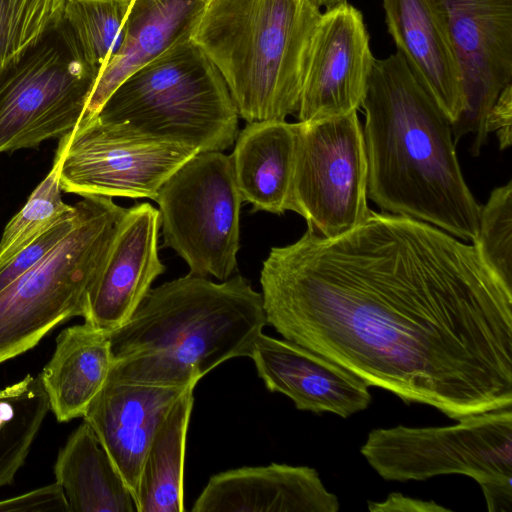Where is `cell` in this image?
Returning a JSON list of instances; mask_svg holds the SVG:
<instances>
[{
  "label": "cell",
  "instance_id": "29",
  "mask_svg": "<svg viewBox=\"0 0 512 512\" xmlns=\"http://www.w3.org/2000/svg\"><path fill=\"white\" fill-rule=\"evenodd\" d=\"M78 219V208L58 221L29 246L0 267V292L42 260L68 233Z\"/></svg>",
  "mask_w": 512,
  "mask_h": 512
},
{
  "label": "cell",
  "instance_id": "22",
  "mask_svg": "<svg viewBox=\"0 0 512 512\" xmlns=\"http://www.w3.org/2000/svg\"><path fill=\"white\" fill-rule=\"evenodd\" d=\"M54 474L69 512H137L131 491L84 420L60 449Z\"/></svg>",
  "mask_w": 512,
  "mask_h": 512
},
{
  "label": "cell",
  "instance_id": "25",
  "mask_svg": "<svg viewBox=\"0 0 512 512\" xmlns=\"http://www.w3.org/2000/svg\"><path fill=\"white\" fill-rule=\"evenodd\" d=\"M133 0H66L61 25L97 78L117 51Z\"/></svg>",
  "mask_w": 512,
  "mask_h": 512
},
{
  "label": "cell",
  "instance_id": "13",
  "mask_svg": "<svg viewBox=\"0 0 512 512\" xmlns=\"http://www.w3.org/2000/svg\"><path fill=\"white\" fill-rule=\"evenodd\" d=\"M374 57L363 16L344 2L322 13L309 47L298 121L337 117L357 111Z\"/></svg>",
  "mask_w": 512,
  "mask_h": 512
},
{
  "label": "cell",
  "instance_id": "15",
  "mask_svg": "<svg viewBox=\"0 0 512 512\" xmlns=\"http://www.w3.org/2000/svg\"><path fill=\"white\" fill-rule=\"evenodd\" d=\"M250 357L266 388L286 395L299 410L348 418L371 403L365 381L296 343L261 333Z\"/></svg>",
  "mask_w": 512,
  "mask_h": 512
},
{
  "label": "cell",
  "instance_id": "8",
  "mask_svg": "<svg viewBox=\"0 0 512 512\" xmlns=\"http://www.w3.org/2000/svg\"><path fill=\"white\" fill-rule=\"evenodd\" d=\"M97 80L60 24L0 71V153L71 132Z\"/></svg>",
  "mask_w": 512,
  "mask_h": 512
},
{
  "label": "cell",
  "instance_id": "17",
  "mask_svg": "<svg viewBox=\"0 0 512 512\" xmlns=\"http://www.w3.org/2000/svg\"><path fill=\"white\" fill-rule=\"evenodd\" d=\"M388 32L412 73L454 123L465 101L458 57L438 0H383Z\"/></svg>",
  "mask_w": 512,
  "mask_h": 512
},
{
  "label": "cell",
  "instance_id": "12",
  "mask_svg": "<svg viewBox=\"0 0 512 512\" xmlns=\"http://www.w3.org/2000/svg\"><path fill=\"white\" fill-rule=\"evenodd\" d=\"M458 57L464 109L451 124L454 142L475 134L472 153L486 143V119L512 80V0H438Z\"/></svg>",
  "mask_w": 512,
  "mask_h": 512
},
{
  "label": "cell",
  "instance_id": "32",
  "mask_svg": "<svg viewBox=\"0 0 512 512\" xmlns=\"http://www.w3.org/2000/svg\"><path fill=\"white\" fill-rule=\"evenodd\" d=\"M371 512H450L452 510L418 498L404 496L401 493H391L383 502H368Z\"/></svg>",
  "mask_w": 512,
  "mask_h": 512
},
{
  "label": "cell",
  "instance_id": "19",
  "mask_svg": "<svg viewBox=\"0 0 512 512\" xmlns=\"http://www.w3.org/2000/svg\"><path fill=\"white\" fill-rule=\"evenodd\" d=\"M206 0H133L121 43L98 76L81 120L95 117L136 70L190 37Z\"/></svg>",
  "mask_w": 512,
  "mask_h": 512
},
{
  "label": "cell",
  "instance_id": "16",
  "mask_svg": "<svg viewBox=\"0 0 512 512\" xmlns=\"http://www.w3.org/2000/svg\"><path fill=\"white\" fill-rule=\"evenodd\" d=\"M190 388L137 383L105 384L83 420L96 433L134 500L144 457L161 422Z\"/></svg>",
  "mask_w": 512,
  "mask_h": 512
},
{
  "label": "cell",
  "instance_id": "4",
  "mask_svg": "<svg viewBox=\"0 0 512 512\" xmlns=\"http://www.w3.org/2000/svg\"><path fill=\"white\" fill-rule=\"evenodd\" d=\"M321 15L308 0H206L190 38L219 70L241 118L286 120L297 113Z\"/></svg>",
  "mask_w": 512,
  "mask_h": 512
},
{
  "label": "cell",
  "instance_id": "27",
  "mask_svg": "<svg viewBox=\"0 0 512 512\" xmlns=\"http://www.w3.org/2000/svg\"><path fill=\"white\" fill-rule=\"evenodd\" d=\"M66 0H0V71L62 22Z\"/></svg>",
  "mask_w": 512,
  "mask_h": 512
},
{
  "label": "cell",
  "instance_id": "18",
  "mask_svg": "<svg viewBox=\"0 0 512 512\" xmlns=\"http://www.w3.org/2000/svg\"><path fill=\"white\" fill-rule=\"evenodd\" d=\"M337 496L308 466L271 463L213 475L193 512H337Z\"/></svg>",
  "mask_w": 512,
  "mask_h": 512
},
{
  "label": "cell",
  "instance_id": "6",
  "mask_svg": "<svg viewBox=\"0 0 512 512\" xmlns=\"http://www.w3.org/2000/svg\"><path fill=\"white\" fill-rule=\"evenodd\" d=\"M73 229L0 292V364L27 352L65 320L83 317L127 208L106 196L76 203Z\"/></svg>",
  "mask_w": 512,
  "mask_h": 512
},
{
  "label": "cell",
  "instance_id": "24",
  "mask_svg": "<svg viewBox=\"0 0 512 512\" xmlns=\"http://www.w3.org/2000/svg\"><path fill=\"white\" fill-rule=\"evenodd\" d=\"M49 410L40 374L0 389V488L14 482Z\"/></svg>",
  "mask_w": 512,
  "mask_h": 512
},
{
  "label": "cell",
  "instance_id": "3",
  "mask_svg": "<svg viewBox=\"0 0 512 512\" xmlns=\"http://www.w3.org/2000/svg\"><path fill=\"white\" fill-rule=\"evenodd\" d=\"M267 324L262 294L241 275L222 283L192 274L165 282L109 333L107 380L195 387L221 363L250 357Z\"/></svg>",
  "mask_w": 512,
  "mask_h": 512
},
{
  "label": "cell",
  "instance_id": "20",
  "mask_svg": "<svg viewBox=\"0 0 512 512\" xmlns=\"http://www.w3.org/2000/svg\"><path fill=\"white\" fill-rule=\"evenodd\" d=\"M297 122L247 123L230 156L237 188L252 212L281 215L289 210Z\"/></svg>",
  "mask_w": 512,
  "mask_h": 512
},
{
  "label": "cell",
  "instance_id": "31",
  "mask_svg": "<svg viewBox=\"0 0 512 512\" xmlns=\"http://www.w3.org/2000/svg\"><path fill=\"white\" fill-rule=\"evenodd\" d=\"M512 83H508L498 95L486 119L487 133L497 134L501 149L511 145Z\"/></svg>",
  "mask_w": 512,
  "mask_h": 512
},
{
  "label": "cell",
  "instance_id": "26",
  "mask_svg": "<svg viewBox=\"0 0 512 512\" xmlns=\"http://www.w3.org/2000/svg\"><path fill=\"white\" fill-rule=\"evenodd\" d=\"M61 191L59 161L54 158L47 176L5 226L0 239V267L75 211V205L63 201Z\"/></svg>",
  "mask_w": 512,
  "mask_h": 512
},
{
  "label": "cell",
  "instance_id": "2",
  "mask_svg": "<svg viewBox=\"0 0 512 512\" xmlns=\"http://www.w3.org/2000/svg\"><path fill=\"white\" fill-rule=\"evenodd\" d=\"M360 107L368 199L474 243L481 205L462 174L451 122L400 52L374 59Z\"/></svg>",
  "mask_w": 512,
  "mask_h": 512
},
{
  "label": "cell",
  "instance_id": "21",
  "mask_svg": "<svg viewBox=\"0 0 512 512\" xmlns=\"http://www.w3.org/2000/svg\"><path fill=\"white\" fill-rule=\"evenodd\" d=\"M112 364L109 334L84 322L62 330L40 373L50 410L59 422L83 417Z\"/></svg>",
  "mask_w": 512,
  "mask_h": 512
},
{
  "label": "cell",
  "instance_id": "14",
  "mask_svg": "<svg viewBox=\"0 0 512 512\" xmlns=\"http://www.w3.org/2000/svg\"><path fill=\"white\" fill-rule=\"evenodd\" d=\"M160 214L149 203L127 208L102 271L91 289L84 322L105 333L125 324L165 271L158 255Z\"/></svg>",
  "mask_w": 512,
  "mask_h": 512
},
{
  "label": "cell",
  "instance_id": "5",
  "mask_svg": "<svg viewBox=\"0 0 512 512\" xmlns=\"http://www.w3.org/2000/svg\"><path fill=\"white\" fill-rule=\"evenodd\" d=\"M96 116L198 152H222L238 135L228 87L190 37L128 76Z\"/></svg>",
  "mask_w": 512,
  "mask_h": 512
},
{
  "label": "cell",
  "instance_id": "9",
  "mask_svg": "<svg viewBox=\"0 0 512 512\" xmlns=\"http://www.w3.org/2000/svg\"><path fill=\"white\" fill-rule=\"evenodd\" d=\"M164 246L189 266V274L226 280L237 267L239 215L243 202L230 156L198 152L161 186Z\"/></svg>",
  "mask_w": 512,
  "mask_h": 512
},
{
  "label": "cell",
  "instance_id": "23",
  "mask_svg": "<svg viewBox=\"0 0 512 512\" xmlns=\"http://www.w3.org/2000/svg\"><path fill=\"white\" fill-rule=\"evenodd\" d=\"M187 390L158 427L143 460L137 512H183L186 437L194 397Z\"/></svg>",
  "mask_w": 512,
  "mask_h": 512
},
{
  "label": "cell",
  "instance_id": "30",
  "mask_svg": "<svg viewBox=\"0 0 512 512\" xmlns=\"http://www.w3.org/2000/svg\"><path fill=\"white\" fill-rule=\"evenodd\" d=\"M0 511L69 512L65 493L58 482L0 501Z\"/></svg>",
  "mask_w": 512,
  "mask_h": 512
},
{
  "label": "cell",
  "instance_id": "28",
  "mask_svg": "<svg viewBox=\"0 0 512 512\" xmlns=\"http://www.w3.org/2000/svg\"><path fill=\"white\" fill-rule=\"evenodd\" d=\"M512 181L496 187L481 205L473 244L495 274L512 287Z\"/></svg>",
  "mask_w": 512,
  "mask_h": 512
},
{
  "label": "cell",
  "instance_id": "7",
  "mask_svg": "<svg viewBox=\"0 0 512 512\" xmlns=\"http://www.w3.org/2000/svg\"><path fill=\"white\" fill-rule=\"evenodd\" d=\"M444 427L372 430L360 452L385 480L461 474L481 487L489 512L512 511V411L469 415Z\"/></svg>",
  "mask_w": 512,
  "mask_h": 512
},
{
  "label": "cell",
  "instance_id": "1",
  "mask_svg": "<svg viewBox=\"0 0 512 512\" xmlns=\"http://www.w3.org/2000/svg\"><path fill=\"white\" fill-rule=\"evenodd\" d=\"M260 283L269 325L369 386L454 420L512 406V287L473 243L370 210L271 248Z\"/></svg>",
  "mask_w": 512,
  "mask_h": 512
},
{
  "label": "cell",
  "instance_id": "10",
  "mask_svg": "<svg viewBox=\"0 0 512 512\" xmlns=\"http://www.w3.org/2000/svg\"><path fill=\"white\" fill-rule=\"evenodd\" d=\"M367 158L357 111L297 122L289 210L333 238L369 215Z\"/></svg>",
  "mask_w": 512,
  "mask_h": 512
},
{
  "label": "cell",
  "instance_id": "33",
  "mask_svg": "<svg viewBox=\"0 0 512 512\" xmlns=\"http://www.w3.org/2000/svg\"><path fill=\"white\" fill-rule=\"evenodd\" d=\"M313 5L321 9V7L326 8V10L331 9L337 5H340L344 2H347L346 0H308Z\"/></svg>",
  "mask_w": 512,
  "mask_h": 512
},
{
  "label": "cell",
  "instance_id": "11",
  "mask_svg": "<svg viewBox=\"0 0 512 512\" xmlns=\"http://www.w3.org/2000/svg\"><path fill=\"white\" fill-rule=\"evenodd\" d=\"M197 153L95 116L59 139L55 158L64 192L155 201L164 182Z\"/></svg>",
  "mask_w": 512,
  "mask_h": 512
}]
</instances>
